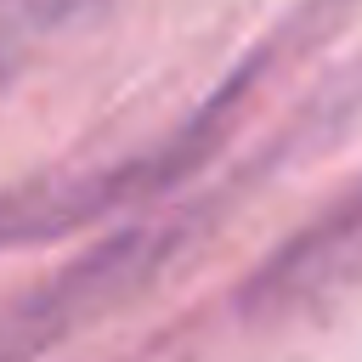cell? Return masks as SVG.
I'll return each instance as SVG.
<instances>
[{
  "instance_id": "2",
  "label": "cell",
  "mask_w": 362,
  "mask_h": 362,
  "mask_svg": "<svg viewBox=\"0 0 362 362\" xmlns=\"http://www.w3.org/2000/svg\"><path fill=\"white\" fill-rule=\"evenodd\" d=\"M187 238V221H141L113 232L107 243H96L90 255L68 260L57 277L34 283L23 300H11L0 311V362H23L45 345H57L74 322L107 311L113 300L136 294Z\"/></svg>"
},
{
  "instance_id": "1",
  "label": "cell",
  "mask_w": 362,
  "mask_h": 362,
  "mask_svg": "<svg viewBox=\"0 0 362 362\" xmlns=\"http://www.w3.org/2000/svg\"><path fill=\"white\" fill-rule=\"evenodd\" d=\"M243 79L249 74L221 85L215 102H204L175 136H164L147 153L90 164V170H57V175H40V181H23V187L0 192V249H28V243L68 238V232H79V226H90L102 215L147 204L153 192L175 187L181 175H192L215 153V141L226 136V119H232V107L243 96Z\"/></svg>"
}]
</instances>
